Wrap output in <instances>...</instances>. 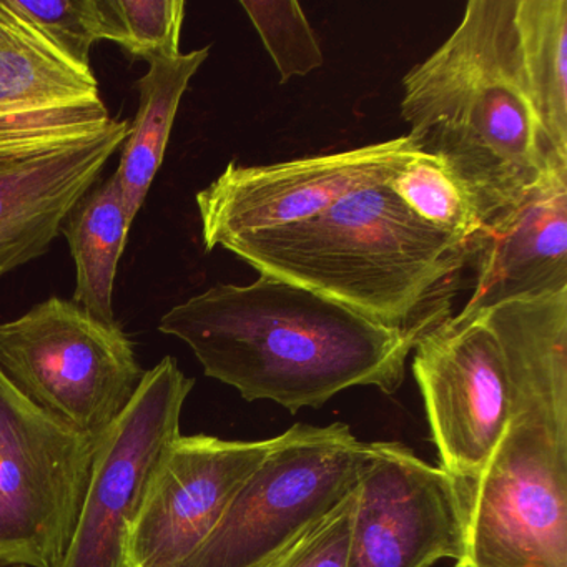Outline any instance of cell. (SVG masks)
<instances>
[{"instance_id":"ffe728a7","label":"cell","mask_w":567,"mask_h":567,"mask_svg":"<svg viewBox=\"0 0 567 567\" xmlns=\"http://www.w3.org/2000/svg\"><path fill=\"white\" fill-rule=\"evenodd\" d=\"M386 187L414 217L464 245L483 228L460 182L431 155L417 154L411 158L386 182Z\"/></svg>"},{"instance_id":"e0dca14e","label":"cell","mask_w":567,"mask_h":567,"mask_svg":"<svg viewBox=\"0 0 567 567\" xmlns=\"http://www.w3.org/2000/svg\"><path fill=\"white\" fill-rule=\"evenodd\" d=\"M208 54L210 48H204L151 62L147 74L137 82L141 94L137 115L128 128L121 147V162L114 172L132 224L164 162L182 97Z\"/></svg>"},{"instance_id":"44dd1931","label":"cell","mask_w":567,"mask_h":567,"mask_svg":"<svg viewBox=\"0 0 567 567\" xmlns=\"http://www.w3.org/2000/svg\"><path fill=\"white\" fill-rule=\"evenodd\" d=\"M102 41L121 45L134 61L148 64L181 55L184 0H99Z\"/></svg>"},{"instance_id":"484cf974","label":"cell","mask_w":567,"mask_h":567,"mask_svg":"<svg viewBox=\"0 0 567 567\" xmlns=\"http://www.w3.org/2000/svg\"><path fill=\"white\" fill-rule=\"evenodd\" d=\"M454 567H463V566H454Z\"/></svg>"},{"instance_id":"9a60e30c","label":"cell","mask_w":567,"mask_h":567,"mask_svg":"<svg viewBox=\"0 0 567 567\" xmlns=\"http://www.w3.org/2000/svg\"><path fill=\"white\" fill-rule=\"evenodd\" d=\"M506 367L511 417L567 436V288L481 311Z\"/></svg>"},{"instance_id":"8992f818","label":"cell","mask_w":567,"mask_h":567,"mask_svg":"<svg viewBox=\"0 0 567 567\" xmlns=\"http://www.w3.org/2000/svg\"><path fill=\"white\" fill-rule=\"evenodd\" d=\"M128 128L104 107L0 122V277L48 254Z\"/></svg>"},{"instance_id":"9c48e42d","label":"cell","mask_w":567,"mask_h":567,"mask_svg":"<svg viewBox=\"0 0 567 567\" xmlns=\"http://www.w3.org/2000/svg\"><path fill=\"white\" fill-rule=\"evenodd\" d=\"M195 381L165 357L97 441L78 524L59 567H127V543Z\"/></svg>"},{"instance_id":"ac0fdd59","label":"cell","mask_w":567,"mask_h":567,"mask_svg":"<svg viewBox=\"0 0 567 567\" xmlns=\"http://www.w3.org/2000/svg\"><path fill=\"white\" fill-rule=\"evenodd\" d=\"M131 227L115 175L97 182L62 225L78 274L72 301L99 320L115 321V275Z\"/></svg>"},{"instance_id":"30bf717a","label":"cell","mask_w":567,"mask_h":567,"mask_svg":"<svg viewBox=\"0 0 567 567\" xmlns=\"http://www.w3.org/2000/svg\"><path fill=\"white\" fill-rule=\"evenodd\" d=\"M466 526L463 483L404 444L364 443L354 491L350 567L460 563Z\"/></svg>"},{"instance_id":"6da1fadb","label":"cell","mask_w":567,"mask_h":567,"mask_svg":"<svg viewBox=\"0 0 567 567\" xmlns=\"http://www.w3.org/2000/svg\"><path fill=\"white\" fill-rule=\"evenodd\" d=\"M158 330L187 343L205 374L244 400L274 401L293 414L354 386L396 393L417 341L268 275L188 298L162 317Z\"/></svg>"},{"instance_id":"603a6c76","label":"cell","mask_w":567,"mask_h":567,"mask_svg":"<svg viewBox=\"0 0 567 567\" xmlns=\"http://www.w3.org/2000/svg\"><path fill=\"white\" fill-rule=\"evenodd\" d=\"M12 11L28 19L52 44L82 65H91V49L102 41L99 0H6Z\"/></svg>"},{"instance_id":"52a82bcc","label":"cell","mask_w":567,"mask_h":567,"mask_svg":"<svg viewBox=\"0 0 567 567\" xmlns=\"http://www.w3.org/2000/svg\"><path fill=\"white\" fill-rule=\"evenodd\" d=\"M97 441L0 373V564L59 567L78 524Z\"/></svg>"},{"instance_id":"3957f363","label":"cell","mask_w":567,"mask_h":567,"mask_svg":"<svg viewBox=\"0 0 567 567\" xmlns=\"http://www.w3.org/2000/svg\"><path fill=\"white\" fill-rule=\"evenodd\" d=\"M221 248L280 278L420 338L450 317L467 245L414 217L386 184L361 188L318 217L240 235Z\"/></svg>"},{"instance_id":"4fadbf2b","label":"cell","mask_w":567,"mask_h":567,"mask_svg":"<svg viewBox=\"0 0 567 567\" xmlns=\"http://www.w3.org/2000/svg\"><path fill=\"white\" fill-rule=\"evenodd\" d=\"M275 437L181 436L165 454L127 543V567H181L220 523Z\"/></svg>"},{"instance_id":"5bb4252c","label":"cell","mask_w":567,"mask_h":567,"mask_svg":"<svg viewBox=\"0 0 567 567\" xmlns=\"http://www.w3.org/2000/svg\"><path fill=\"white\" fill-rule=\"evenodd\" d=\"M471 295L457 317L567 288V168H554L467 244Z\"/></svg>"},{"instance_id":"d4e9b609","label":"cell","mask_w":567,"mask_h":567,"mask_svg":"<svg viewBox=\"0 0 567 567\" xmlns=\"http://www.w3.org/2000/svg\"><path fill=\"white\" fill-rule=\"evenodd\" d=\"M0 567H25V566H0Z\"/></svg>"},{"instance_id":"cb8c5ba5","label":"cell","mask_w":567,"mask_h":567,"mask_svg":"<svg viewBox=\"0 0 567 567\" xmlns=\"http://www.w3.org/2000/svg\"><path fill=\"white\" fill-rule=\"evenodd\" d=\"M353 513L354 493L300 544L281 567H350Z\"/></svg>"},{"instance_id":"2e32d148","label":"cell","mask_w":567,"mask_h":567,"mask_svg":"<svg viewBox=\"0 0 567 567\" xmlns=\"http://www.w3.org/2000/svg\"><path fill=\"white\" fill-rule=\"evenodd\" d=\"M102 105L91 65L69 58L32 22L0 0V122Z\"/></svg>"},{"instance_id":"8fae6325","label":"cell","mask_w":567,"mask_h":567,"mask_svg":"<svg viewBox=\"0 0 567 567\" xmlns=\"http://www.w3.org/2000/svg\"><path fill=\"white\" fill-rule=\"evenodd\" d=\"M411 353L440 467L461 483H474L511 420L509 383L496 337L480 315H450L424 331Z\"/></svg>"},{"instance_id":"7a4b0ae2","label":"cell","mask_w":567,"mask_h":567,"mask_svg":"<svg viewBox=\"0 0 567 567\" xmlns=\"http://www.w3.org/2000/svg\"><path fill=\"white\" fill-rule=\"evenodd\" d=\"M516 0H471L453 34L403 79L400 111L421 154L437 158L489 224L554 168L524 87Z\"/></svg>"},{"instance_id":"d6986e66","label":"cell","mask_w":567,"mask_h":567,"mask_svg":"<svg viewBox=\"0 0 567 567\" xmlns=\"http://www.w3.org/2000/svg\"><path fill=\"white\" fill-rule=\"evenodd\" d=\"M520 74L550 151L567 162V0H516Z\"/></svg>"},{"instance_id":"7402d4cb","label":"cell","mask_w":567,"mask_h":567,"mask_svg":"<svg viewBox=\"0 0 567 567\" xmlns=\"http://www.w3.org/2000/svg\"><path fill=\"white\" fill-rule=\"evenodd\" d=\"M244 11L270 54L280 84L323 65V51L303 9L295 0H241Z\"/></svg>"},{"instance_id":"7c38bea8","label":"cell","mask_w":567,"mask_h":567,"mask_svg":"<svg viewBox=\"0 0 567 567\" xmlns=\"http://www.w3.org/2000/svg\"><path fill=\"white\" fill-rule=\"evenodd\" d=\"M421 154L410 135L334 154L244 167L235 162L198 192L205 250L240 235L318 217L361 188L386 184Z\"/></svg>"},{"instance_id":"277c9868","label":"cell","mask_w":567,"mask_h":567,"mask_svg":"<svg viewBox=\"0 0 567 567\" xmlns=\"http://www.w3.org/2000/svg\"><path fill=\"white\" fill-rule=\"evenodd\" d=\"M364 443L344 423L275 437L210 536L181 567H281L354 493Z\"/></svg>"},{"instance_id":"5b68a950","label":"cell","mask_w":567,"mask_h":567,"mask_svg":"<svg viewBox=\"0 0 567 567\" xmlns=\"http://www.w3.org/2000/svg\"><path fill=\"white\" fill-rule=\"evenodd\" d=\"M0 373L35 406L99 441L145 371L121 324L52 297L0 323Z\"/></svg>"},{"instance_id":"ba28073f","label":"cell","mask_w":567,"mask_h":567,"mask_svg":"<svg viewBox=\"0 0 567 567\" xmlns=\"http://www.w3.org/2000/svg\"><path fill=\"white\" fill-rule=\"evenodd\" d=\"M461 483V481H460ZM466 491L463 567H567V436L511 417Z\"/></svg>"}]
</instances>
